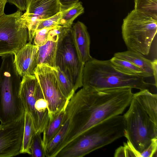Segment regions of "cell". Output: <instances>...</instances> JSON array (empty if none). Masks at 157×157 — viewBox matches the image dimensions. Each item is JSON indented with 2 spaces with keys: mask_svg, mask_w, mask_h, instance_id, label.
<instances>
[{
  "mask_svg": "<svg viewBox=\"0 0 157 157\" xmlns=\"http://www.w3.org/2000/svg\"><path fill=\"white\" fill-rule=\"evenodd\" d=\"M133 98L157 125V94L151 93L148 89H145L133 94Z\"/></svg>",
  "mask_w": 157,
  "mask_h": 157,
  "instance_id": "obj_15",
  "label": "cell"
},
{
  "mask_svg": "<svg viewBox=\"0 0 157 157\" xmlns=\"http://www.w3.org/2000/svg\"><path fill=\"white\" fill-rule=\"evenodd\" d=\"M123 115L124 136L140 153L145 150L151 140L157 137V125L133 98Z\"/></svg>",
  "mask_w": 157,
  "mask_h": 157,
  "instance_id": "obj_6",
  "label": "cell"
},
{
  "mask_svg": "<svg viewBox=\"0 0 157 157\" xmlns=\"http://www.w3.org/2000/svg\"><path fill=\"white\" fill-rule=\"evenodd\" d=\"M62 16L59 25L71 28L75 20L84 12L82 3L79 1L67 4L62 5Z\"/></svg>",
  "mask_w": 157,
  "mask_h": 157,
  "instance_id": "obj_17",
  "label": "cell"
},
{
  "mask_svg": "<svg viewBox=\"0 0 157 157\" xmlns=\"http://www.w3.org/2000/svg\"><path fill=\"white\" fill-rule=\"evenodd\" d=\"M74 109L68 135L72 142L102 121L121 114L133 98L132 88L95 90L83 87Z\"/></svg>",
  "mask_w": 157,
  "mask_h": 157,
  "instance_id": "obj_1",
  "label": "cell"
},
{
  "mask_svg": "<svg viewBox=\"0 0 157 157\" xmlns=\"http://www.w3.org/2000/svg\"><path fill=\"white\" fill-rule=\"evenodd\" d=\"M22 11L0 17V56L14 54L27 43L29 33Z\"/></svg>",
  "mask_w": 157,
  "mask_h": 157,
  "instance_id": "obj_7",
  "label": "cell"
},
{
  "mask_svg": "<svg viewBox=\"0 0 157 157\" xmlns=\"http://www.w3.org/2000/svg\"><path fill=\"white\" fill-rule=\"evenodd\" d=\"M0 67V122L5 124L24 117L25 110L20 95L21 80L14 63L13 54L2 56Z\"/></svg>",
  "mask_w": 157,
  "mask_h": 157,
  "instance_id": "obj_4",
  "label": "cell"
},
{
  "mask_svg": "<svg viewBox=\"0 0 157 157\" xmlns=\"http://www.w3.org/2000/svg\"><path fill=\"white\" fill-rule=\"evenodd\" d=\"M58 41L48 40L44 45L39 46L37 66L44 64L52 67H56V57Z\"/></svg>",
  "mask_w": 157,
  "mask_h": 157,
  "instance_id": "obj_19",
  "label": "cell"
},
{
  "mask_svg": "<svg viewBox=\"0 0 157 157\" xmlns=\"http://www.w3.org/2000/svg\"><path fill=\"white\" fill-rule=\"evenodd\" d=\"M60 1L62 5H65L75 2L79 1V0H60Z\"/></svg>",
  "mask_w": 157,
  "mask_h": 157,
  "instance_id": "obj_34",
  "label": "cell"
},
{
  "mask_svg": "<svg viewBox=\"0 0 157 157\" xmlns=\"http://www.w3.org/2000/svg\"><path fill=\"white\" fill-rule=\"evenodd\" d=\"M54 27L45 28L36 30L33 38L35 45L41 46L45 44L48 40L49 31Z\"/></svg>",
  "mask_w": 157,
  "mask_h": 157,
  "instance_id": "obj_27",
  "label": "cell"
},
{
  "mask_svg": "<svg viewBox=\"0 0 157 157\" xmlns=\"http://www.w3.org/2000/svg\"><path fill=\"white\" fill-rule=\"evenodd\" d=\"M125 157H140V153L137 151L128 141L124 143Z\"/></svg>",
  "mask_w": 157,
  "mask_h": 157,
  "instance_id": "obj_29",
  "label": "cell"
},
{
  "mask_svg": "<svg viewBox=\"0 0 157 157\" xmlns=\"http://www.w3.org/2000/svg\"><path fill=\"white\" fill-rule=\"evenodd\" d=\"M7 0H0V17L4 14V9Z\"/></svg>",
  "mask_w": 157,
  "mask_h": 157,
  "instance_id": "obj_33",
  "label": "cell"
},
{
  "mask_svg": "<svg viewBox=\"0 0 157 157\" xmlns=\"http://www.w3.org/2000/svg\"><path fill=\"white\" fill-rule=\"evenodd\" d=\"M157 137L153 138L148 147L140 153V157H157Z\"/></svg>",
  "mask_w": 157,
  "mask_h": 157,
  "instance_id": "obj_28",
  "label": "cell"
},
{
  "mask_svg": "<svg viewBox=\"0 0 157 157\" xmlns=\"http://www.w3.org/2000/svg\"><path fill=\"white\" fill-rule=\"evenodd\" d=\"M24 125V117L14 122L0 125V157L21 154Z\"/></svg>",
  "mask_w": 157,
  "mask_h": 157,
  "instance_id": "obj_11",
  "label": "cell"
},
{
  "mask_svg": "<svg viewBox=\"0 0 157 157\" xmlns=\"http://www.w3.org/2000/svg\"><path fill=\"white\" fill-rule=\"evenodd\" d=\"M114 157H125L124 149V146H121L116 149L114 154Z\"/></svg>",
  "mask_w": 157,
  "mask_h": 157,
  "instance_id": "obj_32",
  "label": "cell"
},
{
  "mask_svg": "<svg viewBox=\"0 0 157 157\" xmlns=\"http://www.w3.org/2000/svg\"><path fill=\"white\" fill-rule=\"evenodd\" d=\"M24 118V129L21 153L31 155L30 144L33 136L36 132L32 117L27 111H25Z\"/></svg>",
  "mask_w": 157,
  "mask_h": 157,
  "instance_id": "obj_20",
  "label": "cell"
},
{
  "mask_svg": "<svg viewBox=\"0 0 157 157\" xmlns=\"http://www.w3.org/2000/svg\"><path fill=\"white\" fill-rule=\"evenodd\" d=\"M157 32V20L134 9L124 19L122 38L128 49L143 55L149 53Z\"/></svg>",
  "mask_w": 157,
  "mask_h": 157,
  "instance_id": "obj_5",
  "label": "cell"
},
{
  "mask_svg": "<svg viewBox=\"0 0 157 157\" xmlns=\"http://www.w3.org/2000/svg\"><path fill=\"white\" fill-rule=\"evenodd\" d=\"M7 2L15 5L21 11H25L26 9L25 0H7Z\"/></svg>",
  "mask_w": 157,
  "mask_h": 157,
  "instance_id": "obj_30",
  "label": "cell"
},
{
  "mask_svg": "<svg viewBox=\"0 0 157 157\" xmlns=\"http://www.w3.org/2000/svg\"><path fill=\"white\" fill-rule=\"evenodd\" d=\"M71 28L60 25L55 27L49 32L48 40L58 41L62 40L67 34Z\"/></svg>",
  "mask_w": 157,
  "mask_h": 157,
  "instance_id": "obj_25",
  "label": "cell"
},
{
  "mask_svg": "<svg viewBox=\"0 0 157 157\" xmlns=\"http://www.w3.org/2000/svg\"><path fill=\"white\" fill-rule=\"evenodd\" d=\"M144 77L124 73L117 69L110 60H99L92 58L84 64L82 87L99 90L130 88L142 90L151 85Z\"/></svg>",
  "mask_w": 157,
  "mask_h": 157,
  "instance_id": "obj_2",
  "label": "cell"
},
{
  "mask_svg": "<svg viewBox=\"0 0 157 157\" xmlns=\"http://www.w3.org/2000/svg\"><path fill=\"white\" fill-rule=\"evenodd\" d=\"M48 104L50 119L67 106L69 100L59 89L54 68L44 64L38 65L34 71Z\"/></svg>",
  "mask_w": 157,
  "mask_h": 157,
  "instance_id": "obj_9",
  "label": "cell"
},
{
  "mask_svg": "<svg viewBox=\"0 0 157 157\" xmlns=\"http://www.w3.org/2000/svg\"><path fill=\"white\" fill-rule=\"evenodd\" d=\"M84 65L74 44L71 29L66 36L58 41L56 67L59 68L76 91L82 86Z\"/></svg>",
  "mask_w": 157,
  "mask_h": 157,
  "instance_id": "obj_8",
  "label": "cell"
},
{
  "mask_svg": "<svg viewBox=\"0 0 157 157\" xmlns=\"http://www.w3.org/2000/svg\"><path fill=\"white\" fill-rule=\"evenodd\" d=\"M74 44L80 58L85 63L93 58L90 54V37L87 28L82 22L78 21L71 28Z\"/></svg>",
  "mask_w": 157,
  "mask_h": 157,
  "instance_id": "obj_14",
  "label": "cell"
},
{
  "mask_svg": "<svg viewBox=\"0 0 157 157\" xmlns=\"http://www.w3.org/2000/svg\"><path fill=\"white\" fill-rule=\"evenodd\" d=\"M43 94L39 81L35 75L22 77L20 95L25 111L31 115L34 124L36 121L35 105L38 98Z\"/></svg>",
  "mask_w": 157,
  "mask_h": 157,
  "instance_id": "obj_12",
  "label": "cell"
},
{
  "mask_svg": "<svg viewBox=\"0 0 157 157\" xmlns=\"http://www.w3.org/2000/svg\"><path fill=\"white\" fill-rule=\"evenodd\" d=\"M134 9L157 20V0H134Z\"/></svg>",
  "mask_w": 157,
  "mask_h": 157,
  "instance_id": "obj_23",
  "label": "cell"
},
{
  "mask_svg": "<svg viewBox=\"0 0 157 157\" xmlns=\"http://www.w3.org/2000/svg\"><path fill=\"white\" fill-rule=\"evenodd\" d=\"M65 108L50 119L48 125L43 132V142L45 149L47 145L56 136L61 128L65 117Z\"/></svg>",
  "mask_w": 157,
  "mask_h": 157,
  "instance_id": "obj_18",
  "label": "cell"
},
{
  "mask_svg": "<svg viewBox=\"0 0 157 157\" xmlns=\"http://www.w3.org/2000/svg\"><path fill=\"white\" fill-rule=\"evenodd\" d=\"M38 50L39 46L29 42L13 54L14 64L21 77L34 75Z\"/></svg>",
  "mask_w": 157,
  "mask_h": 157,
  "instance_id": "obj_13",
  "label": "cell"
},
{
  "mask_svg": "<svg viewBox=\"0 0 157 157\" xmlns=\"http://www.w3.org/2000/svg\"><path fill=\"white\" fill-rule=\"evenodd\" d=\"M54 68L60 90L64 97L70 100L76 91L71 83L59 68L58 67Z\"/></svg>",
  "mask_w": 157,
  "mask_h": 157,
  "instance_id": "obj_22",
  "label": "cell"
},
{
  "mask_svg": "<svg viewBox=\"0 0 157 157\" xmlns=\"http://www.w3.org/2000/svg\"><path fill=\"white\" fill-rule=\"evenodd\" d=\"M26 9L23 13L28 27L29 42L33 39L39 21L50 17L61 11L60 0H25Z\"/></svg>",
  "mask_w": 157,
  "mask_h": 157,
  "instance_id": "obj_10",
  "label": "cell"
},
{
  "mask_svg": "<svg viewBox=\"0 0 157 157\" xmlns=\"http://www.w3.org/2000/svg\"><path fill=\"white\" fill-rule=\"evenodd\" d=\"M62 16L61 11L48 18L39 21L37 30L45 28H52L59 25V21Z\"/></svg>",
  "mask_w": 157,
  "mask_h": 157,
  "instance_id": "obj_26",
  "label": "cell"
},
{
  "mask_svg": "<svg viewBox=\"0 0 157 157\" xmlns=\"http://www.w3.org/2000/svg\"><path fill=\"white\" fill-rule=\"evenodd\" d=\"M41 134L36 132L32 139L30 147L31 155L32 157H46L45 148Z\"/></svg>",
  "mask_w": 157,
  "mask_h": 157,
  "instance_id": "obj_24",
  "label": "cell"
},
{
  "mask_svg": "<svg viewBox=\"0 0 157 157\" xmlns=\"http://www.w3.org/2000/svg\"><path fill=\"white\" fill-rule=\"evenodd\" d=\"M110 60L117 69L124 73L139 75L145 78L151 77L138 67L128 61L114 56Z\"/></svg>",
  "mask_w": 157,
  "mask_h": 157,
  "instance_id": "obj_21",
  "label": "cell"
},
{
  "mask_svg": "<svg viewBox=\"0 0 157 157\" xmlns=\"http://www.w3.org/2000/svg\"><path fill=\"white\" fill-rule=\"evenodd\" d=\"M123 115L115 116L96 124L61 150L57 157H82L124 136Z\"/></svg>",
  "mask_w": 157,
  "mask_h": 157,
  "instance_id": "obj_3",
  "label": "cell"
},
{
  "mask_svg": "<svg viewBox=\"0 0 157 157\" xmlns=\"http://www.w3.org/2000/svg\"><path fill=\"white\" fill-rule=\"evenodd\" d=\"M114 56L131 62L151 77L153 76L152 61L145 58L142 54L128 50L115 53Z\"/></svg>",
  "mask_w": 157,
  "mask_h": 157,
  "instance_id": "obj_16",
  "label": "cell"
},
{
  "mask_svg": "<svg viewBox=\"0 0 157 157\" xmlns=\"http://www.w3.org/2000/svg\"><path fill=\"white\" fill-rule=\"evenodd\" d=\"M152 67L153 70V76L155 79V85L156 87L157 86V60L155 59L152 61Z\"/></svg>",
  "mask_w": 157,
  "mask_h": 157,
  "instance_id": "obj_31",
  "label": "cell"
}]
</instances>
